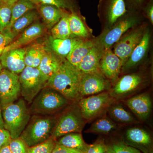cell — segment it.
<instances>
[{
  "mask_svg": "<svg viewBox=\"0 0 153 153\" xmlns=\"http://www.w3.org/2000/svg\"><path fill=\"white\" fill-rule=\"evenodd\" d=\"M150 41V35L146 32L143 35L139 44L134 49L128 59L123 66V71L132 68L141 60L145 56L149 48Z\"/></svg>",
  "mask_w": 153,
  "mask_h": 153,
  "instance_id": "cell-22",
  "label": "cell"
},
{
  "mask_svg": "<svg viewBox=\"0 0 153 153\" xmlns=\"http://www.w3.org/2000/svg\"><path fill=\"white\" fill-rule=\"evenodd\" d=\"M143 153H153V142L150 134L144 129L133 127L126 131L123 141Z\"/></svg>",
  "mask_w": 153,
  "mask_h": 153,
  "instance_id": "cell-10",
  "label": "cell"
},
{
  "mask_svg": "<svg viewBox=\"0 0 153 153\" xmlns=\"http://www.w3.org/2000/svg\"><path fill=\"white\" fill-rule=\"evenodd\" d=\"M69 101L52 88L46 87L38 94L32 102L30 113L51 114L66 107Z\"/></svg>",
  "mask_w": 153,
  "mask_h": 153,
  "instance_id": "cell-4",
  "label": "cell"
},
{
  "mask_svg": "<svg viewBox=\"0 0 153 153\" xmlns=\"http://www.w3.org/2000/svg\"><path fill=\"white\" fill-rule=\"evenodd\" d=\"M111 118L118 123L123 124L139 122L134 117L120 104L113 103L107 109Z\"/></svg>",
  "mask_w": 153,
  "mask_h": 153,
  "instance_id": "cell-24",
  "label": "cell"
},
{
  "mask_svg": "<svg viewBox=\"0 0 153 153\" xmlns=\"http://www.w3.org/2000/svg\"><path fill=\"white\" fill-rule=\"evenodd\" d=\"M68 25L72 35L82 38H87L89 33L79 16L74 12L68 15Z\"/></svg>",
  "mask_w": 153,
  "mask_h": 153,
  "instance_id": "cell-30",
  "label": "cell"
},
{
  "mask_svg": "<svg viewBox=\"0 0 153 153\" xmlns=\"http://www.w3.org/2000/svg\"><path fill=\"white\" fill-rule=\"evenodd\" d=\"M126 104L140 120L145 121L150 116L152 105L150 96L147 93L140 94L128 99Z\"/></svg>",
  "mask_w": 153,
  "mask_h": 153,
  "instance_id": "cell-16",
  "label": "cell"
},
{
  "mask_svg": "<svg viewBox=\"0 0 153 153\" xmlns=\"http://www.w3.org/2000/svg\"><path fill=\"white\" fill-rule=\"evenodd\" d=\"M52 153H85L82 151L75 149L66 147L56 143Z\"/></svg>",
  "mask_w": 153,
  "mask_h": 153,
  "instance_id": "cell-42",
  "label": "cell"
},
{
  "mask_svg": "<svg viewBox=\"0 0 153 153\" xmlns=\"http://www.w3.org/2000/svg\"><path fill=\"white\" fill-rule=\"evenodd\" d=\"M133 2L134 4L137 5H139L142 4L144 0H131Z\"/></svg>",
  "mask_w": 153,
  "mask_h": 153,
  "instance_id": "cell-47",
  "label": "cell"
},
{
  "mask_svg": "<svg viewBox=\"0 0 153 153\" xmlns=\"http://www.w3.org/2000/svg\"><path fill=\"white\" fill-rule=\"evenodd\" d=\"M117 128V125L114 121L105 116L96 120L85 132L89 133L108 134L114 132Z\"/></svg>",
  "mask_w": 153,
  "mask_h": 153,
  "instance_id": "cell-27",
  "label": "cell"
},
{
  "mask_svg": "<svg viewBox=\"0 0 153 153\" xmlns=\"http://www.w3.org/2000/svg\"><path fill=\"white\" fill-rule=\"evenodd\" d=\"M45 50V48L41 46H36V52L33 59V66L34 68H38L41 63Z\"/></svg>",
  "mask_w": 153,
  "mask_h": 153,
  "instance_id": "cell-40",
  "label": "cell"
},
{
  "mask_svg": "<svg viewBox=\"0 0 153 153\" xmlns=\"http://www.w3.org/2000/svg\"><path fill=\"white\" fill-rule=\"evenodd\" d=\"M30 1L32 2L33 3H34L35 4H39V0H29Z\"/></svg>",
  "mask_w": 153,
  "mask_h": 153,
  "instance_id": "cell-48",
  "label": "cell"
},
{
  "mask_svg": "<svg viewBox=\"0 0 153 153\" xmlns=\"http://www.w3.org/2000/svg\"><path fill=\"white\" fill-rule=\"evenodd\" d=\"M4 128L10 132L12 139L21 136L30 119V112L24 100L19 99L1 107Z\"/></svg>",
  "mask_w": 153,
  "mask_h": 153,
  "instance_id": "cell-2",
  "label": "cell"
},
{
  "mask_svg": "<svg viewBox=\"0 0 153 153\" xmlns=\"http://www.w3.org/2000/svg\"><path fill=\"white\" fill-rule=\"evenodd\" d=\"M114 100L109 92L104 91L81 98L78 105L83 118L85 120H91L107 111Z\"/></svg>",
  "mask_w": 153,
  "mask_h": 153,
  "instance_id": "cell-7",
  "label": "cell"
},
{
  "mask_svg": "<svg viewBox=\"0 0 153 153\" xmlns=\"http://www.w3.org/2000/svg\"><path fill=\"white\" fill-rule=\"evenodd\" d=\"M39 3L55 6L62 10L67 9L72 10L73 8L69 0H39Z\"/></svg>",
  "mask_w": 153,
  "mask_h": 153,
  "instance_id": "cell-36",
  "label": "cell"
},
{
  "mask_svg": "<svg viewBox=\"0 0 153 153\" xmlns=\"http://www.w3.org/2000/svg\"><path fill=\"white\" fill-rule=\"evenodd\" d=\"M4 128V120H3L1 108L0 106V128Z\"/></svg>",
  "mask_w": 153,
  "mask_h": 153,
  "instance_id": "cell-46",
  "label": "cell"
},
{
  "mask_svg": "<svg viewBox=\"0 0 153 153\" xmlns=\"http://www.w3.org/2000/svg\"><path fill=\"white\" fill-rule=\"evenodd\" d=\"M36 8V4L29 0H18L12 6L11 17L7 29H9L17 19L29 11Z\"/></svg>",
  "mask_w": 153,
  "mask_h": 153,
  "instance_id": "cell-29",
  "label": "cell"
},
{
  "mask_svg": "<svg viewBox=\"0 0 153 153\" xmlns=\"http://www.w3.org/2000/svg\"><path fill=\"white\" fill-rule=\"evenodd\" d=\"M0 153H13L11 152L9 145H6L0 149Z\"/></svg>",
  "mask_w": 153,
  "mask_h": 153,
  "instance_id": "cell-44",
  "label": "cell"
},
{
  "mask_svg": "<svg viewBox=\"0 0 153 153\" xmlns=\"http://www.w3.org/2000/svg\"><path fill=\"white\" fill-rule=\"evenodd\" d=\"M109 146L114 153H143L137 149L126 144L122 141L114 143Z\"/></svg>",
  "mask_w": 153,
  "mask_h": 153,
  "instance_id": "cell-35",
  "label": "cell"
},
{
  "mask_svg": "<svg viewBox=\"0 0 153 153\" xmlns=\"http://www.w3.org/2000/svg\"><path fill=\"white\" fill-rule=\"evenodd\" d=\"M56 143L85 152L89 145L85 142L81 133H71L60 137Z\"/></svg>",
  "mask_w": 153,
  "mask_h": 153,
  "instance_id": "cell-25",
  "label": "cell"
},
{
  "mask_svg": "<svg viewBox=\"0 0 153 153\" xmlns=\"http://www.w3.org/2000/svg\"><path fill=\"white\" fill-rule=\"evenodd\" d=\"M56 142V140L50 137L44 142L29 147L28 153H52Z\"/></svg>",
  "mask_w": 153,
  "mask_h": 153,
  "instance_id": "cell-32",
  "label": "cell"
},
{
  "mask_svg": "<svg viewBox=\"0 0 153 153\" xmlns=\"http://www.w3.org/2000/svg\"><path fill=\"white\" fill-rule=\"evenodd\" d=\"M14 38L8 29L0 32V49H4L8 46L13 41Z\"/></svg>",
  "mask_w": 153,
  "mask_h": 153,
  "instance_id": "cell-38",
  "label": "cell"
},
{
  "mask_svg": "<svg viewBox=\"0 0 153 153\" xmlns=\"http://www.w3.org/2000/svg\"><path fill=\"white\" fill-rule=\"evenodd\" d=\"M26 48H19L3 51L0 55V62L3 68L18 74L26 67L25 56Z\"/></svg>",
  "mask_w": 153,
  "mask_h": 153,
  "instance_id": "cell-13",
  "label": "cell"
},
{
  "mask_svg": "<svg viewBox=\"0 0 153 153\" xmlns=\"http://www.w3.org/2000/svg\"><path fill=\"white\" fill-rule=\"evenodd\" d=\"M19 80L21 95L29 104L46 87L47 82L38 68L30 66H26L20 73Z\"/></svg>",
  "mask_w": 153,
  "mask_h": 153,
  "instance_id": "cell-6",
  "label": "cell"
},
{
  "mask_svg": "<svg viewBox=\"0 0 153 153\" xmlns=\"http://www.w3.org/2000/svg\"><path fill=\"white\" fill-rule=\"evenodd\" d=\"M0 1H2L3 2L5 3L9 6L12 7L18 0H0Z\"/></svg>",
  "mask_w": 153,
  "mask_h": 153,
  "instance_id": "cell-45",
  "label": "cell"
},
{
  "mask_svg": "<svg viewBox=\"0 0 153 153\" xmlns=\"http://www.w3.org/2000/svg\"><path fill=\"white\" fill-rule=\"evenodd\" d=\"M12 7L0 1V32L7 29L10 24Z\"/></svg>",
  "mask_w": 153,
  "mask_h": 153,
  "instance_id": "cell-33",
  "label": "cell"
},
{
  "mask_svg": "<svg viewBox=\"0 0 153 153\" xmlns=\"http://www.w3.org/2000/svg\"><path fill=\"white\" fill-rule=\"evenodd\" d=\"M143 35L142 30H137L128 33L118 41L114 52L121 60L123 66L140 43Z\"/></svg>",
  "mask_w": 153,
  "mask_h": 153,
  "instance_id": "cell-14",
  "label": "cell"
},
{
  "mask_svg": "<svg viewBox=\"0 0 153 153\" xmlns=\"http://www.w3.org/2000/svg\"><path fill=\"white\" fill-rule=\"evenodd\" d=\"M102 7L111 25L127 12L125 0H101Z\"/></svg>",
  "mask_w": 153,
  "mask_h": 153,
  "instance_id": "cell-21",
  "label": "cell"
},
{
  "mask_svg": "<svg viewBox=\"0 0 153 153\" xmlns=\"http://www.w3.org/2000/svg\"><path fill=\"white\" fill-rule=\"evenodd\" d=\"M94 43L91 41H79L66 57V60L76 68L79 66L81 60L89 52L94 45Z\"/></svg>",
  "mask_w": 153,
  "mask_h": 153,
  "instance_id": "cell-23",
  "label": "cell"
},
{
  "mask_svg": "<svg viewBox=\"0 0 153 153\" xmlns=\"http://www.w3.org/2000/svg\"><path fill=\"white\" fill-rule=\"evenodd\" d=\"M146 13L149 19L150 20L152 24L153 23V6L152 2L151 1L149 4L148 6L146 8Z\"/></svg>",
  "mask_w": 153,
  "mask_h": 153,
  "instance_id": "cell-43",
  "label": "cell"
},
{
  "mask_svg": "<svg viewBox=\"0 0 153 153\" xmlns=\"http://www.w3.org/2000/svg\"><path fill=\"white\" fill-rule=\"evenodd\" d=\"M137 23L134 18L130 17L123 19L102 36L100 45L103 49L110 48L114 44L119 41L123 35Z\"/></svg>",
  "mask_w": 153,
  "mask_h": 153,
  "instance_id": "cell-15",
  "label": "cell"
},
{
  "mask_svg": "<svg viewBox=\"0 0 153 153\" xmlns=\"http://www.w3.org/2000/svg\"><path fill=\"white\" fill-rule=\"evenodd\" d=\"M103 49L100 44H94L76 69L84 74L100 72V64Z\"/></svg>",
  "mask_w": 153,
  "mask_h": 153,
  "instance_id": "cell-17",
  "label": "cell"
},
{
  "mask_svg": "<svg viewBox=\"0 0 153 153\" xmlns=\"http://www.w3.org/2000/svg\"><path fill=\"white\" fill-rule=\"evenodd\" d=\"M107 150L108 146L105 145L104 140L99 139L89 145L85 153H106Z\"/></svg>",
  "mask_w": 153,
  "mask_h": 153,
  "instance_id": "cell-37",
  "label": "cell"
},
{
  "mask_svg": "<svg viewBox=\"0 0 153 153\" xmlns=\"http://www.w3.org/2000/svg\"><path fill=\"white\" fill-rule=\"evenodd\" d=\"M13 153H28L29 147L25 142L19 137L12 139L9 144Z\"/></svg>",
  "mask_w": 153,
  "mask_h": 153,
  "instance_id": "cell-34",
  "label": "cell"
},
{
  "mask_svg": "<svg viewBox=\"0 0 153 153\" xmlns=\"http://www.w3.org/2000/svg\"><path fill=\"white\" fill-rule=\"evenodd\" d=\"M85 122L78 103L72 105L56 120L51 137L56 140L67 134L81 133Z\"/></svg>",
  "mask_w": 153,
  "mask_h": 153,
  "instance_id": "cell-5",
  "label": "cell"
},
{
  "mask_svg": "<svg viewBox=\"0 0 153 153\" xmlns=\"http://www.w3.org/2000/svg\"><path fill=\"white\" fill-rule=\"evenodd\" d=\"M63 10L50 5L41 4L39 12L48 27H54L63 16Z\"/></svg>",
  "mask_w": 153,
  "mask_h": 153,
  "instance_id": "cell-26",
  "label": "cell"
},
{
  "mask_svg": "<svg viewBox=\"0 0 153 153\" xmlns=\"http://www.w3.org/2000/svg\"><path fill=\"white\" fill-rule=\"evenodd\" d=\"M20 95L19 75L3 68L0 72V106L16 101Z\"/></svg>",
  "mask_w": 153,
  "mask_h": 153,
  "instance_id": "cell-8",
  "label": "cell"
},
{
  "mask_svg": "<svg viewBox=\"0 0 153 153\" xmlns=\"http://www.w3.org/2000/svg\"><path fill=\"white\" fill-rule=\"evenodd\" d=\"M56 120L52 117L35 115L30 119L20 137L29 147L44 142L52 136Z\"/></svg>",
  "mask_w": 153,
  "mask_h": 153,
  "instance_id": "cell-3",
  "label": "cell"
},
{
  "mask_svg": "<svg viewBox=\"0 0 153 153\" xmlns=\"http://www.w3.org/2000/svg\"><path fill=\"white\" fill-rule=\"evenodd\" d=\"M36 46H33L26 49L25 56V63L26 66L32 67Z\"/></svg>",
  "mask_w": 153,
  "mask_h": 153,
  "instance_id": "cell-39",
  "label": "cell"
},
{
  "mask_svg": "<svg viewBox=\"0 0 153 153\" xmlns=\"http://www.w3.org/2000/svg\"><path fill=\"white\" fill-rule=\"evenodd\" d=\"M123 66L121 60L110 48L103 49L100 64V70L105 78L112 81L116 80Z\"/></svg>",
  "mask_w": 153,
  "mask_h": 153,
  "instance_id": "cell-12",
  "label": "cell"
},
{
  "mask_svg": "<svg viewBox=\"0 0 153 153\" xmlns=\"http://www.w3.org/2000/svg\"><path fill=\"white\" fill-rule=\"evenodd\" d=\"M44 31V26L40 23L33 24L22 32L19 38L6 47L3 51L22 48L40 37Z\"/></svg>",
  "mask_w": 153,
  "mask_h": 153,
  "instance_id": "cell-18",
  "label": "cell"
},
{
  "mask_svg": "<svg viewBox=\"0 0 153 153\" xmlns=\"http://www.w3.org/2000/svg\"><path fill=\"white\" fill-rule=\"evenodd\" d=\"M143 81V77L138 74L125 75L116 82L110 94L115 100L124 98L137 90Z\"/></svg>",
  "mask_w": 153,
  "mask_h": 153,
  "instance_id": "cell-11",
  "label": "cell"
},
{
  "mask_svg": "<svg viewBox=\"0 0 153 153\" xmlns=\"http://www.w3.org/2000/svg\"><path fill=\"white\" fill-rule=\"evenodd\" d=\"M12 139L10 134L7 130L4 128H0V149L9 145Z\"/></svg>",
  "mask_w": 153,
  "mask_h": 153,
  "instance_id": "cell-41",
  "label": "cell"
},
{
  "mask_svg": "<svg viewBox=\"0 0 153 153\" xmlns=\"http://www.w3.org/2000/svg\"><path fill=\"white\" fill-rule=\"evenodd\" d=\"M77 38L66 39L54 38L52 36L48 38L47 49L62 59L66 57L74 45L79 41Z\"/></svg>",
  "mask_w": 153,
  "mask_h": 153,
  "instance_id": "cell-20",
  "label": "cell"
},
{
  "mask_svg": "<svg viewBox=\"0 0 153 153\" xmlns=\"http://www.w3.org/2000/svg\"><path fill=\"white\" fill-rule=\"evenodd\" d=\"M82 73L63 59L60 67L47 81V86L65 97L69 101H79V83Z\"/></svg>",
  "mask_w": 153,
  "mask_h": 153,
  "instance_id": "cell-1",
  "label": "cell"
},
{
  "mask_svg": "<svg viewBox=\"0 0 153 153\" xmlns=\"http://www.w3.org/2000/svg\"><path fill=\"white\" fill-rule=\"evenodd\" d=\"M63 59L58 57L49 49L45 48V50L38 67L45 79H48L52 74L58 70Z\"/></svg>",
  "mask_w": 153,
  "mask_h": 153,
  "instance_id": "cell-19",
  "label": "cell"
},
{
  "mask_svg": "<svg viewBox=\"0 0 153 153\" xmlns=\"http://www.w3.org/2000/svg\"><path fill=\"white\" fill-rule=\"evenodd\" d=\"M3 69L2 66H1V62H0V72H1V71L2 69Z\"/></svg>",
  "mask_w": 153,
  "mask_h": 153,
  "instance_id": "cell-50",
  "label": "cell"
},
{
  "mask_svg": "<svg viewBox=\"0 0 153 153\" xmlns=\"http://www.w3.org/2000/svg\"><path fill=\"white\" fill-rule=\"evenodd\" d=\"M38 16V13L35 9L29 11L20 17L11 26L9 30L14 38L18 36L32 25Z\"/></svg>",
  "mask_w": 153,
  "mask_h": 153,
  "instance_id": "cell-28",
  "label": "cell"
},
{
  "mask_svg": "<svg viewBox=\"0 0 153 153\" xmlns=\"http://www.w3.org/2000/svg\"><path fill=\"white\" fill-rule=\"evenodd\" d=\"M4 49H0V55H1V54L2 53L3 51H4Z\"/></svg>",
  "mask_w": 153,
  "mask_h": 153,
  "instance_id": "cell-51",
  "label": "cell"
},
{
  "mask_svg": "<svg viewBox=\"0 0 153 153\" xmlns=\"http://www.w3.org/2000/svg\"><path fill=\"white\" fill-rule=\"evenodd\" d=\"M68 14L64 13L60 21L52 28V36L54 38L66 39L71 38L72 36L68 21Z\"/></svg>",
  "mask_w": 153,
  "mask_h": 153,
  "instance_id": "cell-31",
  "label": "cell"
},
{
  "mask_svg": "<svg viewBox=\"0 0 153 153\" xmlns=\"http://www.w3.org/2000/svg\"><path fill=\"white\" fill-rule=\"evenodd\" d=\"M106 153H114L112 150H111V149L109 146H108V150Z\"/></svg>",
  "mask_w": 153,
  "mask_h": 153,
  "instance_id": "cell-49",
  "label": "cell"
},
{
  "mask_svg": "<svg viewBox=\"0 0 153 153\" xmlns=\"http://www.w3.org/2000/svg\"><path fill=\"white\" fill-rule=\"evenodd\" d=\"M100 72L82 73L79 89L80 97L95 95L109 89V81Z\"/></svg>",
  "mask_w": 153,
  "mask_h": 153,
  "instance_id": "cell-9",
  "label": "cell"
}]
</instances>
